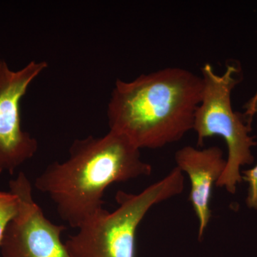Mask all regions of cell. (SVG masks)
I'll list each match as a JSON object with an SVG mask.
<instances>
[{
	"instance_id": "cell-3",
	"label": "cell",
	"mask_w": 257,
	"mask_h": 257,
	"mask_svg": "<svg viewBox=\"0 0 257 257\" xmlns=\"http://www.w3.org/2000/svg\"><path fill=\"white\" fill-rule=\"evenodd\" d=\"M184 188V176L177 167L139 194L119 191L118 207L102 209L84 221L66 240L72 257H135L139 225L154 206L176 197Z\"/></svg>"
},
{
	"instance_id": "cell-9",
	"label": "cell",
	"mask_w": 257,
	"mask_h": 257,
	"mask_svg": "<svg viewBox=\"0 0 257 257\" xmlns=\"http://www.w3.org/2000/svg\"><path fill=\"white\" fill-rule=\"evenodd\" d=\"M241 177L242 180L248 184L246 206L257 210V163L249 170L241 171Z\"/></svg>"
},
{
	"instance_id": "cell-11",
	"label": "cell",
	"mask_w": 257,
	"mask_h": 257,
	"mask_svg": "<svg viewBox=\"0 0 257 257\" xmlns=\"http://www.w3.org/2000/svg\"><path fill=\"white\" fill-rule=\"evenodd\" d=\"M257 114V104L256 105V107H255V110H254V115Z\"/></svg>"
},
{
	"instance_id": "cell-5",
	"label": "cell",
	"mask_w": 257,
	"mask_h": 257,
	"mask_svg": "<svg viewBox=\"0 0 257 257\" xmlns=\"http://www.w3.org/2000/svg\"><path fill=\"white\" fill-rule=\"evenodd\" d=\"M48 67L45 61L32 60L13 70L0 60V175H13L35 156L38 143L22 126L20 103L29 87Z\"/></svg>"
},
{
	"instance_id": "cell-1",
	"label": "cell",
	"mask_w": 257,
	"mask_h": 257,
	"mask_svg": "<svg viewBox=\"0 0 257 257\" xmlns=\"http://www.w3.org/2000/svg\"><path fill=\"white\" fill-rule=\"evenodd\" d=\"M203 89L202 76L179 67L142 74L130 82L118 79L106 110L109 130L140 150L177 143L193 130Z\"/></svg>"
},
{
	"instance_id": "cell-10",
	"label": "cell",
	"mask_w": 257,
	"mask_h": 257,
	"mask_svg": "<svg viewBox=\"0 0 257 257\" xmlns=\"http://www.w3.org/2000/svg\"><path fill=\"white\" fill-rule=\"evenodd\" d=\"M257 104V92L252 96L251 99L248 101L247 104L244 106L245 112L243 116L248 120L252 121L253 117L254 116L255 107Z\"/></svg>"
},
{
	"instance_id": "cell-4",
	"label": "cell",
	"mask_w": 257,
	"mask_h": 257,
	"mask_svg": "<svg viewBox=\"0 0 257 257\" xmlns=\"http://www.w3.org/2000/svg\"><path fill=\"white\" fill-rule=\"evenodd\" d=\"M204 89L202 101L194 116L193 130L197 135L198 146L206 139L219 136L227 147L228 156L224 172L216 183L229 194L236 192L243 182L241 167L252 165V148L256 138L251 135V124L243 114L234 111L231 93L241 79V68L234 62L226 66L224 73L219 74L210 64L202 68Z\"/></svg>"
},
{
	"instance_id": "cell-8",
	"label": "cell",
	"mask_w": 257,
	"mask_h": 257,
	"mask_svg": "<svg viewBox=\"0 0 257 257\" xmlns=\"http://www.w3.org/2000/svg\"><path fill=\"white\" fill-rule=\"evenodd\" d=\"M20 200L15 193L0 191V246L10 221L18 214Z\"/></svg>"
},
{
	"instance_id": "cell-2",
	"label": "cell",
	"mask_w": 257,
	"mask_h": 257,
	"mask_svg": "<svg viewBox=\"0 0 257 257\" xmlns=\"http://www.w3.org/2000/svg\"><path fill=\"white\" fill-rule=\"evenodd\" d=\"M152 171L138 147L109 130L99 138L74 140L68 159L47 166L35 187L50 198L62 220L78 229L104 209L103 197L109 186L150 176Z\"/></svg>"
},
{
	"instance_id": "cell-7",
	"label": "cell",
	"mask_w": 257,
	"mask_h": 257,
	"mask_svg": "<svg viewBox=\"0 0 257 257\" xmlns=\"http://www.w3.org/2000/svg\"><path fill=\"white\" fill-rule=\"evenodd\" d=\"M175 159L177 168L190 180L189 200L199 221L198 238L202 239L211 217L213 188L224 172L226 159L217 146L203 150L186 146L176 152Z\"/></svg>"
},
{
	"instance_id": "cell-6",
	"label": "cell",
	"mask_w": 257,
	"mask_h": 257,
	"mask_svg": "<svg viewBox=\"0 0 257 257\" xmlns=\"http://www.w3.org/2000/svg\"><path fill=\"white\" fill-rule=\"evenodd\" d=\"M10 190L18 196V214L5 231L1 253L3 257H72L62 242L64 225L47 219L32 195L28 177L20 172L10 181Z\"/></svg>"
}]
</instances>
